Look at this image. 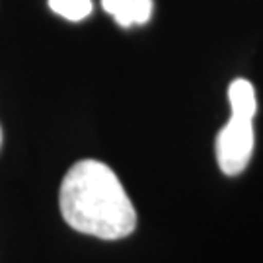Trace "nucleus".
Masks as SVG:
<instances>
[{"label": "nucleus", "mask_w": 263, "mask_h": 263, "mask_svg": "<svg viewBox=\"0 0 263 263\" xmlns=\"http://www.w3.org/2000/svg\"><path fill=\"white\" fill-rule=\"evenodd\" d=\"M59 207L70 228L102 240L125 238L137 226V213L119 178L98 160H80L66 172Z\"/></svg>", "instance_id": "nucleus-1"}, {"label": "nucleus", "mask_w": 263, "mask_h": 263, "mask_svg": "<svg viewBox=\"0 0 263 263\" xmlns=\"http://www.w3.org/2000/svg\"><path fill=\"white\" fill-rule=\"evenodd\" d=\"M254 115L230 111V119L218 131L215 154L226 176H238L250 164L254 152Z\"/></svg>", "instance_id": "nucleus-2"}, {"label": "nucleus", "mask_w": 263, "mask_h": 263, "mask_svg": "<svg viewBox=\"0 0 263 263\" xmlns=\"http://www.w3.org/2000/svg\"><path fill=\"white\" fill-rule=\"evenodd\" d=\"M102 6L121 28L142 26L152 16V0H102Z\"/></svg>", "instance_id": "nucleus-3"}, {"label": "nucleus", "mask_w": 263, "mask_h": 263, "mask_svg": "<svg viewBox=\"0 0 263 263\" xmlns=\"http://www.w3.org/2000/svg\"><path fill=\"white\" fill-rule=\"evenodd\" d=\"M51 10L61 18L70 22H80L90 16L92 12V0H49Z\"/></svg>", "instance_id": "nucleus-4"}, {"label": "nucleus", "mask_w": 263, "mask_h": 263, "mask_svg": "<svg viewBox=\"0 0 263 263\" xmlns=\"http://www.w3.org/2000/svg\"><path fill=\"white\" fill-rule=\"evenodd\" d=\"M0 146H2V127H0Z\"/></svg>", "instance_id": "nucleus-5"}]
</instances>
